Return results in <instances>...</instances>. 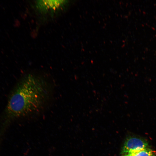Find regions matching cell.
<instances>
[{
	"instance_id": "7a4b0ae2",
	"label": "cell",
	"mask_w": 156,
	"mask_h": 156,
	"mask_svg": "<svg viewBox=\"0 0 156 156\" xmlns=\"http://www.w3.org/2000/svg\"><path fill=\"white\" fill-rule=\"evenodd\" d=\"M148 145L144 140L135 137H131L125 141L122 147V155L138 152L147 148Z\"/></svg>"
},
{
	"instance_id": "3957f363",
	"label": "cell",
	"mask_w": 156,
	"mask_h": 156,
	"mask_svg": "<svg viewBox=\"0 0 156 156\" xmlns=\"http://www.w3.org/2000/svg\"><path fill=\"white\" fill-rule=\"evenodd\" d=\"M63 0H41L36 3L37 8L42 11L55 10L63 5L65 2Z\"/></svg>"
},
{
	"instance_id": "6da1fadb",
	"label": "cell",
	"mask_w": 156,
	"mask_h": 156,
	"mask_svg": "<svg viewBox=\"0 0 156 156\" xmlns=\"http://www.w3.org/2000/svg\"><path fill=\"white\" fill-rule=\"evenodd\" d=\"M49 82L38 75L29 74L18 81L10 94L5 111L8 121L27 116L43 109L51 98Z\"/></svg>"
},
{
	"instance_id": "277c9868",
	"label": "cell",
	"mask_w": 156,
	"mask_h": 156,
	"mask_svg": "<svg viewBox=\"0 0 156 156\" xmlns=\"http://www.w3.org/2000/svg\"><path fill=\"white\" fill-rule=\"evenodd\" d=\"M155 152L149 148L141 151L122 155V156H155Z\"/></svg>"
}]
</instances>
